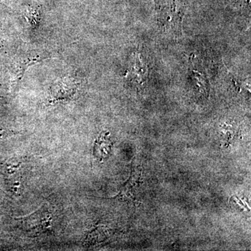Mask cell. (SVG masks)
Wrapping results in <instances>:
<instances>
[{"label": "cell", "instance_id": "7", "mask_svg": "<svg viewBox=\"0 0 251 251\" xmlns=\"http://www.w3.org/2000/svg\"><path fill=\"white\" fill-rule=\"evenodd\" d=\"M25 17L31 26L35 27L40 19L39 8L35 6H28L25 12Z\"/></svg>", "mask_w": 251, "mask_h": 251}, {"label": "cell", "instance_id": "6", "mask_svg": "<svg viewBox=\"0 0 251 251\" xmlns=\"http://www.w3.org/2000/svg\"><path fill=\"white\" fill-rule=\"evenodd\" d=\"M109 149H110V146H109L108 138L106 135L102 134L96 142L95 147H94V154L99 158H103L108 153Z\"/></svg>", "mask_w": 251, "mask_h": 251}, {"label": "cell", "instance_id": "2", "mask_svg": "<svg viewBox=\"0 0 251 251\" xmlns=\"http://www.w3.org/2000/svg\"><path fill=\"white\" fill-rule=\"evenodd\" d=\"M23 230L30 236H39L49 230L52 224V217L44 208L20 220Z\"/></svg>", "mask_w": 251, "mask_h": 251}, {"label": "cell", "instance_id": "9", "mask_svg": "<svg viewBox=\"0 0 251 251\" xmlns=\"http://www.w3.org/2000/svg\"><path fill=\"white\" fill-rule=\"evenodd\" d=\"M4 132H3L2 130H0V138H2V137L4 136Z\"/></svg>", "mask_w": 251, "mask_h": 251}, {"label": "cell", "instance_id": "4", "mask_svg": "<svg viewBox=\"0 0 251 251\" xmlns=\"http://www.w3.org/2000/svg\"><path fill=\"white\" fill-rule=\"evenodd\" d=\"M43 58L46 57H42L40 55H27L18 60L15 65L12 80L14 82H19V81L22 80L27 68L32 64H36V62H40Z\"/></svg>", "mask_w": 251, "mask_h": 251}, {"label": "cell", "instance_id": "8", "mask_svg": "<svg viewBox=\"0 0 251 251\" xmlns=\"http://www.w3.org/2000/svg\"><path fill=\"white\" fill-rule=\"evenodd\" d=\"M196 80L198 81V85L200 87V91L202 92L203 94H206L207 95V86H206L205 81H204V77L199 73H196Z\"/></svg>", "mask_w": 251, "mask_h": 251}, {"label": "cell", "instance_id": "3", "mask_svg": "<svg viewBox=\"0 0 251 251\" xmlns=\"http://www.w3.org/2000/svg\"><path fill=\"white\" fill-rule=\"evenodd\" d=\"M78 82L74 77H64L58 79L50 88V103L67 101L74 99L78 91Z\"/></svg>", "mask_w": 251, "mask_h": 251}, {"label": "cell", "instance_id": "5", "mask_svg": "<svg viewBox=\"0 0 251 251\" xmlns=\"http://www.w3.org/2000/svg\"><path fill=\"white\" fill-rule=\"evenodd\" d=\"M148 67L144 64L140 58V54H136L134 58V64L126 77H130V80L143 85L148 78Z\"/></svg>", "mask_w": 251, "mask_h": 251}, {"label": "cell", "instance_id": "1", "mask_svg": "<svg viewBox=\"0 0 251 251\" xmlns=\"http://www.w3.org/2000/svg\"><path fill=\"white\" fill-rule=\"evenodd\" d=\"M157 20L162 30L180 34L185 13L184 5L179 0H156Z\"/></svg>", "mask_w": 251, "mask_h": 251}]
</instances>
